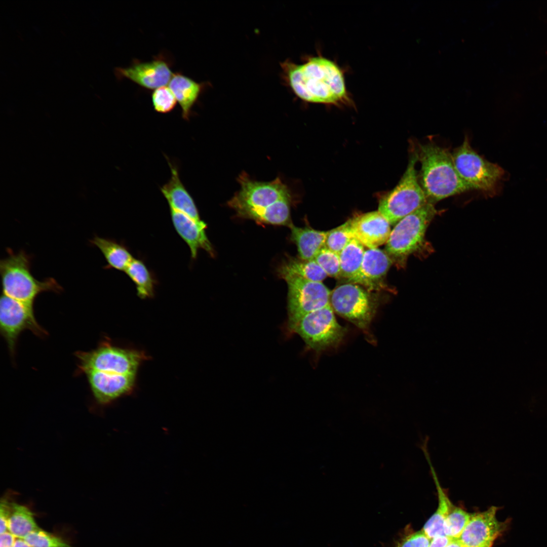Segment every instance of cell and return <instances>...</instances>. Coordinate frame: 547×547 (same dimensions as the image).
I'll return each instance as SVG.
<instances>
[{"mask_svg":"<svg viewBox=\"0 0 547 547\" xmlns=\"http://www.w3.org/2000/svg\"><path fill=\"white\" fill-rule=\"evenodd\" d=\"M314 260L323 269L327 276L340 277V263L339 254L324 246L319 251Z\"/></svg>","mask_w":547,"mask_h":547,"instance_id":"30","label":"cell"},{"mask_svg":"<svg viewBox=\"0 0 547 547\" xmlns=\"http://www.w3.org/2000/svg\"><path fill=\"white\" fill-rule=\"evenodd\" d=\"M430 542L431 539L422 530L405 537L397 547H429Z\"/></svg>","mask_w":547,"mask_h":547,"instance_id":"33","label":"cell"},{"mask_svg":"<svg viewBox=\"0 0 547 547\" xmlns=\"http://www.w3.org/2000/svg\"><path fill=\"white\" fill-rule=\"evenodd\" d=\"M278 275L283 279L287 276H297L310 281L322 282L327 275L314 260H306L288 257L280 265Z\"/></svg>","mask_w":547,"mask_h":547,"instance_id":"24","label":"cell"},{"mask_svg":"<svg viewBox=\"0 0 547 547\" xmlns=\"http://www.w3.org/2000/svg\"><path fill=\"white\" fill-rule=\"evenodd\" d=\"M16 538L9 531L1 534L0 547H13Z\"/></svg>","mask_w":547,"mask_h":547,"instance_id":"36","label":"cell"},{"mask_svg":"<svg viewBox=\"0 0 547 547\" xmlns=\"http://www.w3.org/2000/svg\"><path fill=\"white\" fill-rule=\"evenodd\" d=\"M8 256L1 260L0 272L3 294L33 306L44 292L60 293L62 287L52 278L40 281L30 271L31 257L22 250L17 253L8 248Z\"/></svg>","mask_w":547,"mask_h":547,"instance_id":"4","label":"cell"},{"mask_svg":"<svg viewBox=\"0 0 547 547\" xmlns=\"http://www.w3.org/2000/svg\"><path fill=\"white\" fill-rule=\"evenodd\" d=\"M348 221L353 238L369 249L386 243L391 232L390 223L378 211L357 215Z\"/></svg>","mask_w":547,"mask_h":547,"instance_id":"15","label":"cell"},{"mask_svg":"<svg viewBox=\"0 0 547 547\" xmlns=\"http://www.w3.org/2000/svg\"><path fill=\"white\" fill-rule=\"evenodd\" d=\"M471 515L462 509L453 505L444 522L445 535L452 539H458L469 521Z\"/></svg>","mask_w":547,"mask_h":547,"instance_id":"28","label":"cell"},{"mask_svg":"<svg viewBox=\"0 0 547 547\" xmlns=\"http://www.w3.org/2000/svg\"><path fill=\"white\" fill-rule=\"evenodd\" d=\"M79 369L108 373L135 375L145 356L138 351L124 349L104 343L90 351L76 353Z\"/></svg>","mask_w":547,"mask_h":547,"instance_id":"10","label":"cell"},{"mask_svg":"<svg viewBox=\"0 0 547 547\" xmlns=\"http://www.w3.org/2000/svg\"><path fill=\"white\" fill-rule=\"evenodd\" d=\"M281 65L292 90L303 100L332 104L349 101L343 73L334 62L316 56L302 64L286 61Z\"/></svg>","mask_w":547,"mask_h":547,"instance_id":"2","label":"cell"},{"mask_svg":"<svg viewBox=\"0 0 547 547\" xmlns=\"http://www.w3.org/2000/svg\"><path fill=\"white\" fill-rule=\"evenodd\" d=\"M451 155L459 175L472 189L490 196L498 193L506 175L505 171L479 155L472 147L467 136Z\"/></svg>","mask_w":547,"mask_h":547,"instance_id":"6","label":"cell"},{"mask_svg":"<svg viewBox=\"0 0 547 547\" xmlns=\"http://www.w3.org/2000/svg\"><path fill=\"white\" fill-rule=\"evenodd\" d=\"M291 239L294 242L300 259L314 260L319 251L325 246L328 231H320L310 227H299L293 224Z\"/></svg>","mask_w":547,"mask_h":547,"instance_id":"22","label":"cell"},{"mask_svg":"<svg viewBox=\"0 0 547 547\" xmlns=\"http://www.w3.org/2000/svg\"><path fill=\"white\" fill-rule=\"evenodd\" d=\"M23 539L32 547H72L61 538L41 529L30 533Z\"/></svg>","mask_w":547,"mask_h":547,"instance_id":"32","label":"cell"},{"mask_svg":"<svg viewBox=\"0 0 547 547\" xmlns=\"http://www.w3.org/2000/svg\"><path fill=\"white\" fill-rule=\"evenodd\" d=\"M353 239L354 238L347 221L340 226L328 231L325 246L339 254Z\"/></svg>","mask_w":547,"mask_h":547,"instance_id":"29","label":"cell"},{"mask_svg":"<svg viewBox=\"0 0 547 547\" xmlns=\"http://www.w3.org/2000/svg\"><path fill=\"white\" fill-rule=\"evenodd\" d=\"M151 101L154 109L161 113L171 112L176 106L177 100L168 87L163 86L153 90Z\"/></svg>","mask_w":547,"mask_h":547,"instance_id":"31","label":"cell"},{"mask_svg":"<svg viewBox=\"0 0 547 547\" xmlns=\"http://www.w3.org/2000/svg\"><path fill=\"white\" fill-rule=\"evenodd\" d=\"M13 547H32L28 544L23 539L17 538L15 540Z\"/></svg>","mask_w":547,"mask_h":547,"instance_id":"37","label":"cell"},{"mask_svg":"<svg viewBox=\"0 0 547 547\" xmlns=\"http://www.w3.org/2000/svg\"><path fill=\"white\" fill-rule=\"evenodd\" d=\"M124 272L135 285L139 297L145 299L154 296L158 281L142 259L134 258Z\"/></svg>","mask_w":547,"mask_h":547,"instance_id":"25","label":"cell"},{"mask_svg":"<svg viewBox=\"0 0 547 547\" xmlns=\"http://www.w3.org/2000/svg\"><path fill=\"white\" fill-rule=\"evenodd\" d=\"M498 507L492 506L482 512L471 515L458 540L463 547H491L504 531L508 522H500L496 514Z\"/></svg>","mask_w":547,"mask_h":547,"instance_id":"14","label":"cell"},{"mask_svg":"<svg viewBox=\"0 0 547 547\" xmlns=\"http://www.w3.org/2000/svg\"><path fill=\"white\" fill-rule=\"evenodd\" d=\"M8 529V531L17 538L22 539L30 533L40 529L35 521L32 512L27 507L16 503H11Z\"/></svg>","mask_w":547,"mask_h":547,"instance_id":"27","label":"cell"},{"mask_svg":"<svg viewBox=\"0 0 547 547\" xmlns=\"http://www.w3.org/2000/svg\"><path fill=\"white\" fill-rule=\"evenodd\" d=\"M283 279L288 288L287 330L304 315L330 304L331 291L322 282L295 276Z\"/></svg>","mask_w":547,"mask_h":547,"instance_id":"11","label":"cell"},{"mask_svg":"<svg viewBox=\"0 0 547 547\" xmlns=\"http://www.w3.org/2000/svg\"><path fill=\"white\" fill-rule=\"evenodd\" d=\"M334 312L330 304L310 312L287 332L298 334L309 348L316 351L334 346L343 339L346 330L338 323Z\"/></svg>","mask_w":547,"mask_h":547,"instance_id":"7","label":"cell"},{"mask_svg":"<svg viewBox=\"0 0 547 547\" xmlns=\"http://www.w3.org/2000/svg\"><path fill=\"white\" fill-rule=\"evenodd\" d=\"M452 539L445 535H438L431 540L429 547H446Z\"/></svg>","mask_w":547,"mask_h":547,"instance_id":"35","label":"cell"},{"mask_svg":"<svg viewBox=\"0 0 547 547\" xmlns=\"http://www.w3.org/2000/svg\"><path fill=\"white\" fill-rule=\"evenodd\" d=\"M421 164L419 182L429 203L473 190L460 177L448 150L434 143L416 149Z\"/></svg>","mask_w":547,"mask_h":547,"instance_id":"3","label":"cell"},{"mask_svg":"<svg viewBox=\"0 0 547 547\" xmlns=\"http://www.w3.org/2000/svg\"><path fill=\"white\" fill-rule=\"evenodd\" d=\"M240 188L228 205L241 218L262 223L290 227L292 196L279 178L270 182L258 181L246 173L239 175Z\"/></svg>","mask_w":547,"mask_h":547,"instance_id":"1","label":"cell"},{"mask_svg":"<svg viewBox=\"0 0 547 547\" xmlns=\"http://www.w3.org/2000/svg\"><path fill=\"white\" fill-rule=\"evenodd\" d=\"M431 470L438 493V505L436 511L426 522L422 529L425 535L431 540L436 536L445 535L444 524L445 520L454 505L450 501L446 490L441 486L437 473L433 466L427 449L423 450Z\"/></svg>","mask_w":547,"mask_h":547,"instance_id":"21","label":"cell"},{"mask_svg":"<svg viewBox=\"0 0 547 547\" xmlns=\"http://www.w3.org/2000/svg\"><path fill=\"white\" fill-rule=\"evenodd\" d=\"M96 401L108 403L128 393L135 382L134 375H123L99 371L85 372Z\"/></svg>","mask_w":547,"mask_h":547,"instance_id":"16","label":"cell"},{"mask_svg":"<svg viewBox=\"0 0 547 547\" xmlns=\"http://www.w3.org/2000/svg\"><path fill=\"white\" fill-rule=\"evenodd\" d=\"M418 162L416 149L411 153L406 169L398 184L379 200L378 211L390 225L397 224L406 216L428 203L419 182L415 166Z\"/></svg>","mask_w":547,"mask_h":547,"instance_id":"5","label":"cell"},{"mask_svg":"<svg viewBox=\"0 0 547 547\" xmlns=\"http://www.w3.org/2000/svg\"><path fill=\"white\" fill-rule=\"evenodd\" d=\"M330 304L334 311L370 337L369 326L377 303L369 292L357 284H343L331 292Z\"/></svg>","mask_w":547,"mask_h":547,"instance_id":"9","label":"cell"},{"mask_svg":"<svg viewBox=\"0 0 547 547\" xmlns=\"http://www.w3.org/2000/svg\"><path fill=\"white\" fill-rule=\"evenodd\" d=\"M173 226L181 239L188 245L192 260H195L199 249L205 250L211 256L214 250L205 232L207 224L203 220L197 221L181 212L170 209Z\"/></svg>","mask_w":547,"mask_h":547,"instance_id":"17","label":"cell"},{"mask_svg":"<svg viewBox=\"0 0 547 547\" xmlns=\"http://www.w3.org/2000/svg\"><path fill=\"white\" fill-rule=\"evenodd\" d=\"M365 250L353 239L339 253L340 275L349 283L356 284L359 279Z\"/></svg>","mask_w":547,"mask_h":547,"instance_id":"26","label":"cell"},{"mask_svg":"<svg viewBox=\"0 0 547 547\" xmlns=\"http://www.w3.org/2000/svg\"><path fill=\"white\" fill-rule=\"evenodd\" d=\"M446 547H463L458 539H452Z\"/></svg>","mask_w":547,"mask_h":547,"instance_id":"38","label":"cell"},{"mask_svg":"<svg viewBox=\"0 0 547 547\" xmlns=\"http://www.w3.org/2000/svg\"><path fill=\"white\" fill-rule=\"evenodd\" d=\"M90 242L100 250L106 259L105 269L125 271L134 258L129 248L121 242L98 236H95Z\"/></svg>","mask_w":547,"mask_h":547,"instance_id":"23","label":"cell"},{"mask_svg":"<svg viewBox=\"0 0 547 547\" xmlns=\"http://www.w3.org/2000/svg\"><path fill=\"white\" fill-rule=\"evenodd\" d=\"M11 511V503L6 499L1 501L0 506V532L1 534L8 531V520Z\"/></svg>","mask_w":547,"mask_h":547,"instance_id":"34","label":"cell"},{"mask_svg":"<svg viewBox=\"0 0 547 547\" xmlns=\"http://www.w3.org/2000/svg\"><path fill=\"white\" fill-rule=\"evenodd\" d=\"M436 213L434 204L428 202L399 221L386 243L387 254L402 259L418 250L423 244L427 227Z\"/></svg>","mask_w":547,"mask_h":547,"instance_id":"8","label":"cell"},{"mask_svg":"<svg viewBox=\"0 0 547 547\" xmlns=\"http://www.w3.org/2000/svg\"><path fill=\"white\" fill-rule=\"evenodd\" d=\"M171 170V177L160 190L166 199L170 209L184 214L191 218L202 220L197 206L179 177L177 167L167 158Z\"/></svg>","mask_w":547,"mask_h":547,"instance_id":"18","label":"cell"},{"mask_svg":"<svg viewBox=\"0 0 547 547\" xmlns=\"http://www.w3.org/2000/svg\"><path fill=\"white\" fill-rule=\"evenodd\" d=\"M172 60L166 53H160L149 61L134 59L126 67H116L119 80L126 78L148 90H155L169 84L173 73Z\"/></svg>","mask_w":547,"mask_h":547,"instance_id":"13","label":"cell"},{"mask_svg":"<svg viewBox=\"0 0 547 547\" xmlns=\"http://www.w3.org/2000/svg\"><path fill=\"white\" fill-rule=\"evenodd\" d=\"M390 256L378 248L365 250L360 274L357 284L362 285L370 290L377 288L392 264Z\"/></svg>","mask_w":547,"mask_h":547,"instance_id":"19","label":"cell"},{"mask_svg":"<svg viewBox=\"0 0 547 547\" xmlns=\"http://www.w3.org/2000/svg\"><path fill=\"white\" fill-rule=\"evenodd\" d=\"M0 326L1 334L13 357L15 354L18 338L23 331L29 330L41 337L47 334L37 322L33 306L4 294L0 299Z\"/></svg>","mask_w":547,"mask_h":547,"instance_id":"12","label":"cell"},{"mask_svg":"<svg viewBox=\"0 0 547 547\" xmlns=\"http://www.w3.org/2000/svg\"><path fill=\"white\" fill-rule=\"evenodd\" d=\"M206 85L199 83L181 72L173 73L169 87L173 93L182 110V117L189 119L192 108Z\"/></svg>","mask_w":547,"mask_h":547,"instance_id":"20","label":"cell"}]
</instances>
